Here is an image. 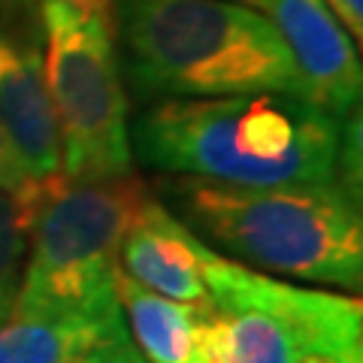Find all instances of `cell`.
Segmentation results:
<instances>
[{
    "label": "cell",
    "instance_id": "2e32d148",
    "mask_svg": "<svg viewBox=\"0 0 363 363\" xmlns=\"http://www.w3.org/2000/svg\"><path fill=\"white\" fill-rule=\"evenodd\" d=\"M70 6L76 9H82V13H106L112 0H67Z\"/></svg>",
    "mask_w": 363,
    "mask_h": 363
},
{
    "label": "cell",
    "instance_id": "4fadbf2b",
    "mask_svg": "<svg viewBox=\"0 0 363 363\" xmlns=\"http://www.w3.org/2000/svg\"><path fill=\"white\" fill-rule=\"evenodd\" d=\"M25 182H28L25 169H21L13 145H9L4 128H0V191H16L25 185Z\"/></svg>",
    "mask_w": 363,
    "mask_h": 363
},
{
    "label": "cell",
    "instance_id": "ba28073f",
    "mask_svg": "<svg viewBox=\"0 0 363 363\" xmlns=\"http://www.w3.org/2000/svg\"><path fill=\"white\" fill-rule=\"evenodd\" d=\"M200 236L191 233L157 197L145 194L118 245V269L161 297L209 306L200 267Z\"/></svg>",
    "mask_w": 363,
    "mask_h": 363
},
{
    "label": "cell",
    "instance_id": "3957f363",
    "mask_svg": "<svg viewBox=\"0 0 363 363\" xmlns=\"http://www.w3.org/2000/svg\"><path fill=\"white\" fill-rule=\"evenodd\" d=\"M155 194L212 252L242 267L345 291L363 281L360 197L339 182L242 188L169 176Z\"/></svg>",
    "mask_w": 363,
    "mask_h": 363
},
{
    "label": "cell",
    "instance_id": "52a82bcc",
    "mask_svg": "<svg viewBox=\"0 0 363 363\" xmlns=\"http://www.w3.org/2000/svg\"><path fill=\"white\" fill-rule=\"evenodd\" d=\"M269 25L291 52L303 100L345 121L357 116L360 104V58L342 21L327 0H257Z\"/></svg>",
    "mask_w": 363,
    "mask_h": 363
},
{
    "label": "cell",
    "instance_id": "9c48e42d",
    "mask_svg": "<svg viewBox=\"0 0 363 363\" xmlns=\"http://www.w3.org/2000/svg\"><path fill=\"white\" fill-rule=\"evenodd\" d=\"M0 128L28 179L61 173V136L40 52L0 43Z\"/></svg>",
    "mask_w": 363,
    "mask_h": 363
},
{
    "label": "cell",
    "instance_id": "30bf717a",
    "mask_svg": "<svg viewBox=\"0 0 363 363\" xmlns=\"http://www.w3.org/2000/svg\"><path fill=\"white\" fill-rule=\"evenodd\" d=\"M128 336L121 306L73 312H21L0 324V363H82Z\"/></svg>",
    "mask_w": 363,
    "mask_h": 363
},
{
    "label": "cell",
    "instance_id": "e0dca14e",
    "mask_svg": "<svg viewBox=\"0 0 363 363\" xmlns=\"http://www.w3.org/2000/svg\"><path fill=\"white\" fill-rule=\"evenodd\" d=\"M245 4H257V0H245Z\"/></svg>",
    "mask_w": 363,
    "mask_h": 363
},
{
    "label": "cell",
    "instance_id": "7c38bea8",
    "mask_svg": "<svg viewBox=\"0 0 363 363\" xmlns=\"http://www.w3.org/2000/svg\"><path fill=\"white\" fill-rule=\"evenodd\" d=\"M58 176L28 179L16 191H0V324L13 315L33 221H37V212Z\"/></svg>",
    "mask_w": 363,
    "mask_h": 363
},
{
    "label": "cell",
    "instance_id": "8fae6325",
    "mask_svg": "<svg viewBox=\"0 0 363 363\" xmlns=\"http://www.w3.org/2000/svg\"><path fill=\"white\" fill-rule=\"evenodd\" d=\"M116 297L128 315L133 345L149 363H209L212 306H194L145 291L116 272Z\"/></svg>",
    "mask_w": 363,
    "mask_h": 363
},
{
    "label": "cell",
    "instance_id": "8992f818",
    "mask_svg": "<svg viewBox=\"0 0 363 363\" xmlns=\"http://www.w3.org/2000/svg\"><path fill=\"white\" fill-rule=\"evenodd\" d=\"M149 188L124 176L76 185L58 176L37 212L13 309L73 312L118 306V245Z\"/></svg>",
    "mask_w": 363,
    "mask_h": 363
},
{
    "label": "cell",
    "instance_id": "277c9868",
    "mask_svg": "<svg viewBox=\"0 0 363 363\" xmlns=\"http://www.w3.org/2000/svg\"><path fill=\"white\" fill-rule=\"evenodd\" d=\"M203 242V240H200ZM209 363H363V303L291 285L203 242Z\"/></svg>",
    "mask_w": 363,
    "mask_h": 363
},
{
    "label": "cell",
    "instance_id": "5b68a950",
    "mask_svg": "<svg viewBox=\"0 0 363 363\" xmlns=\"http://www.w3.org/2000/svg\"><path fill=\"white\" fill-rule=\"evenodd\" d=\"M45 88L61 136V176L94 185L133 176L130 94L106 13L45 0Z\"/></svg>",
    "mask_w": 363,
    "mask_h": 363
},
{
    "label": "cell",
    "instance_id": "6da1fadb",
    "mask_svg": "<svg viewBox=\"0 0 363 363\" xmlns=\"http://www.w3.org/2000/svg\"><path fill=\"white\" fill-rule=\"evenodd\" d=\"M133 157L169 176L242 188L345 185L360 197V121L297 94L155 100L130 128Z\"/></svg>",
    "mask_w": 363,
    "mask_h": 363
},
{
    "label": "cell",
    "instance_id": "7a4b0ae2",
    "mask_svg": "<svg viewBox=\"0 0 363 363\" xmlns=\"http://www.w3.org/2000/svg\"><path fill=\"white\" fill-rule=\"evenodd\" d=\"M112 43L128 94H297L300 76L269 18L233 0H112Z\"/></svg>",
    "mask_w": 363,
    "mask_h": 363
},
{
    "label": "cell",
    "instance_id": "9a60e30c",
    "mask_svg": "<svg viewBox=\"0 0 363 363\" xmlns=\"http://www.w3.org/2000/svg\"><path fill=\"white\" fill-rule=\"evenodd\" d=\"M327 4H330L336 18L342 21L348 37H354V43H360V37H363V0H327Z\"/></svg>",
    "mask_w": 363,
    "mask_h": 363
},
{
    "label": "cell",
    "instance_id": "5bb4252c",
    "mask_svg": "<svg viewBox=\"0 0 363 363\" xmlns=\"http://www.w3.org/2000/svg\"><path fill=\"white\" fill-rule=\"evenodd\" d=\"M82 363H149V360L140 354V348L133 345L130 336H124V339H118V342H112L106 348L94 351V354H88Z\"/></svg>",
    "mask_w": 363,
    "mask_h": 363
}]
</instances>
